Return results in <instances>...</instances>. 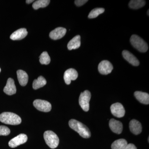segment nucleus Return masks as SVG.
<instances>
[{"label": "nucleus", "mask_w": 149, "mask_h": 149, "mask_svg": "<svg viewBox=\"0 0 149 149\" xmlns=\"http://www.w3.org/2000/svg\"><path fill=\"white\" fill-rule=\"evenodd\" d=\"M70 127L79 133L81 137L85 139H89L91 137V132L88 127L80 121L71 119L69 121Z\"/></svg>", "instance_id": "nucleus-1"}, {"label": "nucleus", "mask_w": 149, "mask_h": 149, "mask_svg": "<svg viewBox=\"0 0 149 149\" xmlns=\"http://www.w3.org/2000/svg\"><path fill=\"white\" fill-rule=\"evenodd\" d=\"M0 121L11 125H17L22 122L21 118L13 113L5 112L0 114Z\"/></svg>", "instance_id": "nucleus-2"}, {"label": "nucleus", "mask_w": 149, "mask_h": 149, "mask_svg": "<svg viewBox=\"0 0 149 149\" xmlns=\"http://www.w3.org/2000/svg\"><path fill=\"white\" fill-rule=\"evenodd\" d=\"M130 42L134 48L141 52H146L148 49L147 43L138 35H132L130 37Z\"/></svg>", "instance_id": "nucleus-3"}, {"label": "nucleus", "mask_w": 149, "mask_h": 149, "mask_svg": "<svg viewBox=\"0 0 149 149\" xmlns=\"http://www.w3.org/2000/svg\"><path fill=\"white\" fill-rule=\"evenodd\" d=\"M44 137L46 144L51 148H56L58 146L59 139L58 136L52 131H45L44 134Z\"/></svg>", "instance_id": "nucleus-4"}, {"label": "nucleus", "mask_w": 149, "mask_h": 149, "mask_svg": "<svg viewBox=\"0 0 149 149\" xmlns=\"http://www.w3.org/2000/svg\"><path fill=\"white\" fill-rule=\"evenodd\" d=\"M91 97V93L88 91H85L80 94L79 102L82 109L85 111H88L90 109V101Z\"/></svg>", "instance_id": "nucleus-5"}, {"label": "nucleus", "mask_w": 149, "mask_h": 149, "mask_svg": "<svg viewBox=\"0 0 149 149\" xmlns=\"http://www.w3.org/2000/svg\"><path fill=\"white\" fill-rule=\"evenodd\" d=\"M33 105L38 110L41 111L48 112L52 109V105L47 101L41 100H36L33 102Z\"/></svg>", "instance_id": "nucleus-6"}, {"label": "nucleus", "mask_w": 149, "mask_h": 149, "mask_svg": "<svg viewBox=\"0 0 149 149\" xmlns=\"http://www.w3.org/2000/svg\"><path fill=\"white\" fill-rule=\"evenodd\" d=\"M112 114L118 118L123 117L125 114V110L122 104L116 103L111 105L110 107Z\"/></svg>", "instance_id": "nucleus-7"}, {"label": "nucleus", "mask_w": 149, "mask_h": 149, "mask_svg": "<svg viewBox=\"0 0 149 149\" xmlns=\"http://www.w3.org/2000/svg\"><path fill=\"white\" fill-rule=\"evenodd\" d=\"M27 136L24 134H20L15 137L9 142L8 145L11 148H15L26 143Z\"/></svg>", "instance_id": "nucleus-8"}, {"label": "nucleus", "mask_w": 149, "mask_h": 149, "mask_svg": "<svg viewBox=\"0 0 149 149\" xmlns=\"http://www.w3.org/2000/svg\"><path fill=\"white\" fill-rule=\"evenodd\" d=\"M113 69L112 65L108 61L104 60L101 62L98 65L99 72L102 74H108Z\"/></svg>", "instance_id": "nucleus-9"}, {"label": "nucleus", "mask_w": 149, "mask_h": 149, "mask_svg": "<svg viewBox=\"0 0 149 149\" xmlns=\"http://www.w3.org/2000/svg\"><path fill=\"white\" fill-rule=\"evenodd\" d=\"M78 73L75 69L70 68L64 72V79L67 85H69L72 80H76L78 77Z\"/></svg>", "instance_id": "nucleus-10"}, {"label": "nucleus", "mask_w": 149, "mask_h": 149, "mask_svg": "<svg viewBox=\"0 0 149 149\" xmlns=\"http://www.w3.org/2000/svg\"><path fill=\"white\" fill-rule=\"evenodd\" d=\"M109 125L111 130L117 134H120L122 133L123 125L122 123L120 121L112 118L110 120Z\"/></svg>", "instance_id": "nucleus-11"}, {"label": "nucleus", "mask_w": 149, "mask_h": 149, "mask_svg": "<svg viewBox=\"0 0 149 149\" xmlns=\"http://www.w3.org/2000/svg\"><path fill=\"white\" fill-rule=\"evenodd\" d=\"M3 91L6 94L8 95H12L16 93V86L13 79L11 78H8L6 85L4 88Z\"/></svg>", "instance_id": "nucleus-12"}, {"label": "nucleus", "mask_w": 149, "mask_h": 149, "mask_svg": "<svg viewBox=\"0 0 149 149\" xmlns=\"http://www.w3.org/2000/svg\"><path fill=\"white\" fill-rule=\"evenodd\" d=\"M66 29L63 27H57L51 32L49 37L54 40H57L64 37L66 34Z\"/></svg>", "instance_id": "nucleus-13"}, {"label": "nucleus", "mask_w": 149, "mask_h": 149, "mask_svg": "<svg viewBox=\"0 0 149 149\" xmlns=\"http://www.w3.org/2000/svg\"><path fill=\"white\" fill-rule=\"evenodd\" d=\"M122 55L124 59L132 65L137 66H139L140 64V62L138 58L129 51H123Z\"/></svg>", "instance_id": "nucleus-14"}, {"label": "nucleus", "mask_w": 149, "mask_h": 149, "mask_svg": "<svg viewBox=\"0 0 149 149\" xmlns=\"http://www.w3.org/2000/svg\"><path fill=\"white\" fill-rule=\"evenodd\" d=\"M129 128L130 131L135 135H139L142 132V127L141 123L136 119H133L130 121Z\"/></svg>", "instance_id": "nucleus-15"}, {"label": "nucleus", "mask_w": 149, "mask_h": 149, "mask_svg": "<svg viewBox=\"0 0 149 149\" xmlns=\"http://www.w3.org/2000/svg\"><path fill=\"white\" fill-rule=\"evenodd\" d=\"M28 34L27 29L25 28H21L16 30L10 35V38L12 40H19L25 38Z\"/></svg>", "instance_id": "nucleus-16"}, {"label": "nucleus", "mask_w": 149, "mask_h": 149, "mask_svg": "<svg viewBox=\"0 0 149 149\" xmlns=\"http://www.w3.org/2000/svg\"><path fill=\"white\" fill-rule=\"evenodd\" d=\"M134 96L141 103L145 104H149V95L148 93L141 91H136L134 93Z\"/></svg>", "instance_id": "nucleus-17"}, {"label": "nucleus", "mask_w": 149, "mask_h": 149, "mask_svg": "<svg viewBox=\"0 0 149 149\" xmlns=\"http://www.w3.org/2000/svg\"><path fill=\"white\" fill-rule=\"evenodd\" d=\"M17 79L19 84L22 86L27 85L28 81V75L25 71L19 70L17 71Z\"/></svg>", "instance_id": "nucleus-18"}, {"label": "nucleus", "mask_w": 149, "mask_h": 149, "mask_svg": "<svg viewBox=\"0 0 149 149\" xmlns=\"http://www.w3.org/2000/svg\"><path fill=\"white\" fill-rule=\"evenodd\" d=\"M80 36L78 35L75 36L70 40L68 44L67 47L69 50L76 49L80 47L81 45Z\"/></svg>", "instance_id": "nucleus-19"}, {"label": "nucleus", "mask_w": 149, "mask_h": 149, "mask_svg": "<svg viewBox=\"0 0 149 149\" xmlns=\"http://www.w3.org/2000/svg\"><path fill=\"white\" fill-rule=\"evenodd\" d=\"M128 145L127 141L124 139L116 140L111 145L112 149H124Z\"/></svg>", "instance_id": "nucleus-20"}, {"label": "nucleus", "mask_w": 149, "mask_h": 149, "mask_svg": "<svg viewBox=\"0 0 149 149\" xmlns=\"http://www.w3.org/2000/svg\"><path fill=\"white\" fill-rule=\"evenodd\" d=\"M47 84L46 79L43 76H40L37 79H35L33 81L32 87L34 90H37L44 87Z\"/></svg>", "instance_id": "nucleus-21"}, {"label": "nucleus", "mask_w": 149, "mask_h": 149, "mask_svg": "<svg viewBox=\"0 0 149 149\" xmlns=\"http://www.w3.org/2000/svg\"><path fill=\"white\" fill-rule=\"evenodd\" d=\"M146 3V1L143 0H132L129 3V6L133 9H138L144 6Z\"/></svg>", "instance_id": "nucleus-22"}, {"label": "nucleus", "mask_w": 149, "mask_h": 149, "mask_svg": "<svg viewBox=\"0 0 149 149\" xmlns=\"http://www.w3.org/2000/svg\"><path fill=\"white\" fill-rule=\"evenodd\" d=\"M50 2L49 0H38L33 3L32 7L35 10L38 9L40 8H45L49 5Z\"/></svg>", "instance_id": "nucleus-23"}, {"label": "nucleus", "mask_w": 149, "mask_h": 149, "mask_svg": "<svg viewBox=\"0 0 149 149\" xmlns=\"http://www.w3.org/2000/svg\"><path fill=\"white\" fill-rule=\"evenodd\" d=\"M51 58L47 52H43L40 56V62L42 64L48 65L50 63Z\"/></svg>", "instance_id": "nucleus-24"}, {"label": "nucleus", "mask_w": 149, "mask_h": 149, "mask_svg": "<svg viewBox=\"0 0 149 149\" xmlns=\"http://www.w3.org/2000/svg\"><path fill=\"white\" fill-rule=\"evenodd\" d=\"M105 9L103 8H96L91 10L89 13L88 17L89 18H95L99 16L101 14L103 13Z\"/></svg>", "instance_id": "nucleus-25"}, {"label": "nucleus", "mask_w": 149, "mask_h": 149, "mask_svg": "<svg viewBox=\"0 0 149 149\" xmlns=\"http://www.w3.org/2000/svg\"><path fill=\"white\" fill-rule=\"evenodd\" d=\"M10 133V130L8 127L4 125L0 126V136H8Z\"/></svg>", "instance_id": "nucleus-26"}, {"label": "nucleus", "mask_w": 149, "mask_h": 149, "mask_svg": "<svg viewBox=\"0 0 149 149\" xmlns=\"http://www.w3.org/2000/svg\"><path fill=\"white\" fill-rule=\"evenodd\" d=\"M88 1L87 0H76L74 1L75 5L77 6H81L85 4V3Z\"/></svg>", "instance_id": "nucleus-27"}, {"label": "nucleus", "mask_w": 149, "mask_h": 149, "mask_svg": "<svg viewBox=\"0 0 149 149\" xmlns=\"http://www.w3.org/2000/svg\"><path fill=\"white\" fill-rule=\"evenodd\" d=\"M124 149H137L136 146L133 144H128Z\"/></svg>", "instance_id": "nucleus-28"}, {"label": "nucleus", "mask_w": 149, "mask_h": 149, "mask_svg": "<svg viewBox=\"0 0 149 149\" xmlns=\"http://www.w3.org/2000/svg\"><path fill=\"white\" fill-rule=\"evenodd\" d=\"M34 1V0H27V1H26V3L27 4L31 3H32Z\"/></svg>", "instance_id": "nucleus-29"}, {"label": "nucleus", "mask_w": 149, "mask_h": 149, "mask_svg": "<svg viewBox=\"0 0 149 149\" xmlns=\"http://www.w3.org/2000/svg\"><path fill=\"white\" fill-rule=\"evenodd\" d=\"M148 15H149V10H148Z\"/></svg>", "instance_id": "nucleus-30"}, {"label": "nucleus", "mask_w": 149, "mask_h": 149, "mask_svg": "<svg viewBox=\"0 0 149 149\" xmlns=\"http://www.w3.org/2000/svg\"><path fill=\"white\" fill-rule=\"evenodd\" d=\"M1 68H0V72H1Z\"/></svg>", "instance_id": "nucleus-31"}]
</instances>
